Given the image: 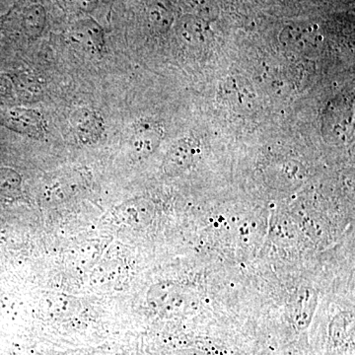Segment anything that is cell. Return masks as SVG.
<instances>
[{"label":"cell","instance_id":"52a82bcc","mask_svg":"<svg viewBox=\"0 0 355 355\" xmlns=\"http://www.w3.org/2000/svg\"><path fill=\"white\" fill-rule=\"evenodd\" d=\"M24 22L28 34L32 38L39 37L44 31V25H46V11L44 7L39 4L30 7L26 11Z\"/></svg>","mask_w":355,"mask_h":355},{"label":"cell","instance_id":"7a4b0ae2","mask_svg":"<svg viewBox=\"0 0 355 355\" xmlns=\"http://www.w3.org/2000/svg\"><path fill=\"white\" fill-rule=\"evenodd\" d=\"M0 120L2 125L33 139H41L46 133L43 116L35 110L11 109L2 114Z\"/></svg>","mask_w":355,"mask_h":355},{"label":"cell","instance_id":"277c9868","mask_svg":"<svg viewBox=\"0 0 355 355\" xmlns=\"http://www.w3.org/2000/svg\"><path fill=\"white\" fill-rule=\"evenodd\" d=\"M193 150L186 142H180L176 144L166 159V171L168 173H177L188 167L193 160Z\"/></svg>","mask_w":355,"mask_h":355},{"label":"cell","instance_id":"5b68a950","mask_svg":"<svg viewBox=\"0 0 355 355\" xmlns=\"http://www.w3.org/2000/svg\"><path fill=\"white\" fill-rule=\"evenodd\" d=\"M161 132L153 125H140L133 133L132 144L137 151L151 150L160 139Z\"/></svg>","mask_w":355,"mask_h":355},{"label":"cell","instance_id":"6da1fadb","mask_svg":"<svg viewBox=\"0 0 355 355\" xmlns=\"http://www.w3.org/2000/svg\"><path fill=\"white\" fill-rule=\"evenodd\" d=\"M70 127L76 139L83 144H93L105 132V123L101 114L90 108H79L69 116Z\"/></svg>","mask_w":355,"mask_h":355},{"label":"cell","instance_id":"8992f818","mask_svg":"<svg viewBox=\"0 0 355 355\" xmlns=\"http://www.w3.org/2000/svg\"><path fill=\"white\" fill-rule=\"evenodd\" d=\"M318 296L316 291L311 288H303L296 294L294 299L295 315L301 321L307 323L316 309Z\"/></svg>","mask_w":355,"mask_h":355},{"label":"cell","instance_id":"3957f363","mask_svg":"<svg viewBox=\"0 0 355 355\" xmlns=\"http://www.w3.org/2000/svg\"><path fill=\"white\" fill-rule=\"evenodd\" d=\"M72 40L76 41L84 51L92 55H101L104 49V34L101 28L93 21H81L72 32Z\"/></svg>","mask_w":355,"mask_h":355}]
</instances>
